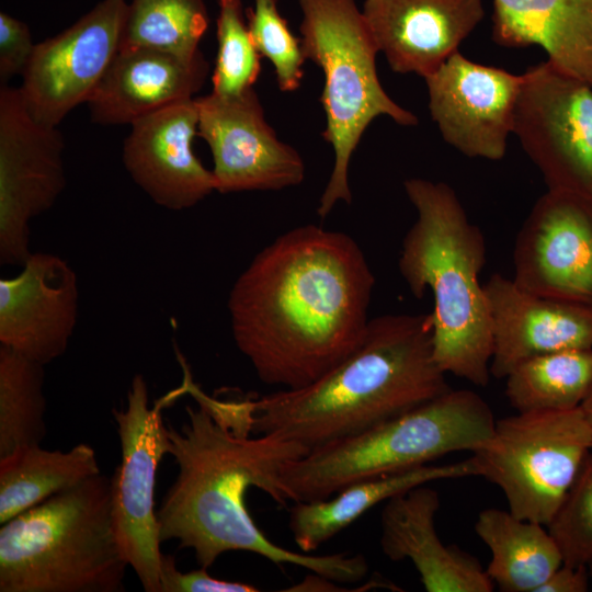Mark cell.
<instances>
[{"label": "cell", "mask_w": 592, "mask_h": 592, "mask_svg": "<svg viewBox=\"0 0 592 592\" xmlns=\"http://www.w3.org/2000/svg\"><path fill=\"white\" fill-rule=\"evenodd\" d=\"M183 394L181 387L149 407L145 378L134 376L125 408L113 410L122 459L112 479L117 539L129 567L147 592H160L162 543L155 511L158 466L169 454L162 410Z\"/></svg>", "instance_id": "9c48e42d"}, {"label": "cell", "mask_w": 592, "mask_h": 592, "mask_svg": "<svg viewBox=\"0 0 592 592\" xmlns=\"http://www.w3.org/2000/svg\"><path fill=\"white\" fill-rule=\"evenodd\" d=\"M374 285L352 237L316 225L293 228L234 283L228 310L235 343L264 384L305 387L361 343Z\"/></svg>", "instance_id": "6da1fadb"}, {"label": "cell", "mask_w": 592, "mask_h": 592, "mask_svg": "<svg viewBox=\"0 0 592 592\" xmlns=\"http://www.w3.org/2000/svg\"><path fill=\"white\" fill-rule=\"evenodd\" d=\"M417 219L406 234L399 272L417 298L433 296V356L446 374L485 387L490 379L492 326L479 275L486 262L481 230L444 182L403 183Z\"/></svg>", "instance_id": "277c9868"}, {"label": "cell", "mask_w": 592, "mask_h": 592, "mask_svg": "<svg viewBox=\"0 0 592 592\" xmlns=\"http://www.w3.org/2000/svg\"><path fill=\"white\" fill-rule=\"evenodd\" d=\"M125 139L126 170L158 205L191 208L216 191L212 170L193 151L198 112L195 98L169 105L132 125Z\"/></svg>", "instance_id": "e0dca14e"}, {"label": "cell", "mask_w": 592, "mask_h": 592, "mask_svg": "<svg viewBox=\"0 0 592 592\" xmlns=\"http://www.w3.org/2000/svg\"><path fill=\"white\" fill-rule=\"evenodd\" d=\"M246 18L255 49L274 67L280 90H297L306 57L300 39L292 33L287 21L281 15L276 0H254V7L246 10Z\"/></svg>", "instance_id": "f546056e"}, {"label": "cell", "mask_w": 592, "mask_h": 592, "mask_svg": "<svg viewBox=\"0 0 592 592\" xmlns=\"http://www.w3.org/2000/svg\"><path fill=\"white\" fill-rule=\"evenodd\" d=\"M546 526L523 520L509 510H482L475 523L489 548L486 569L503 592H536L562 562L560 549Z\"/></svg>", "instance_id": "cb8c5ba5"}, {"label": "cell", "mask_w": 592, "mask_h": 592, "mask_svg": "<svg viewBox=\"0 0 592 592\" xmlns=\"http://www.w3.org/2000/svg\"><path fill=\"white\" fill-rule=\"evenodd\" d=\"M591 449L592 430L578 407L496 420L491 437L470 457L513 515L547 527Z\"/></svg>", "instance_id": "ba28073f"}, {"label": "cell", "mask_w": 592, "mask_h": 592, "mask_svg": "<svg viewBox=\"0 0 592 592\" xmlns=\"http://www.w3.org/2000/svg\"><path fill=\"white\" fill-rule=\"evenodd\" d=\"M468 476H477L471 457L365 479L348 486L333 498L295 502L289 511L288 527L298 548L311 554L369 509L400 492L431 481Z\"/></svg>", "instance_id": "603a6c76"}, {"label": "cell", "mask_w": 592, "mask_h": 592, "mask_svg": "<svg viewBox=\"0 0 592 592\" xmlns=\"http://www.w3.org/2000/svg\"><path fill=\"white\" fill-rule=\"evenodd\" d=\"M197 135L209 146L216 191H278L300 184L305 163L264 117L253 88L232 96L195 98Z\"/></svg>", "instance_id": "5bb4252c"}, {"label": "cell", "mask_w": 592, "mask_h": 592, "mask_svg": "<svg viewBox=\"0 0 592 592\" xmlns=\"http://www.w3.org/2000/svg\"><path fill=\"white\" fill-rule=\"evenodd\" d=\"M513 133L548 190L592 193V86L548 59L527 69Z\"/></svg>", "instance_id": "30bf717a"}, {"label": "cell", "mask_w": 592, "mask_h": 592, "mask_svg": "<svg viewBox=\"0 0 592 592\" xmlns=\"http://www.w3.org/2000/svg\"><path fill=\"white\" fill-rule=\"evenodd\" d=\"M487 401L469 389L443 395L376 426L309 451L281 471L295 502L325 500L355 482L426 465L446 454L474 452L492 435Z\"/></svg>", "instance_id": "8992f818"}, {"label": "cell", "mask_w": 592, "mask_h": 592, "mask_svg": "<svg viewBox=\"0 0 592 592\" xmlns=\"http://www.w3.org/2000/svg\"><path fill=\"white\" fill-rule=\"evenodd\" d=\"M44 365L0 348V457L45 437Z\"/></svg>", "instance_id": "83f0119b"}, {"label": "cell", "mask_w": 592, "mask_h": 592, "mask_svg": "<svg viewBox=\"0 0 592 592\" xmlns=\"http://www.w3.org/2000/svg\"><path fill=\"white\" fill-rule=\"evenodd\" d=\"M204 0H132L119 48H148L191 59L208 29Z\"/></svg>", "instance_id": "4316f807"}, {"label": "cell", "mask_w": 592, "mask_h": 592, "mask_svg": "<svg viewBox=\"0 0 592 592\" xmlns=\"http://www.w3.org/2000/svg\"><path fill=\"white\" fill-rule=\"evenodd\" d=\"M78 278L68 262L32 252L0 280V343L43 365L62 355L78 317Z\"/></svg>", "instance_id": "2e32d148"}, {"label": "cell", "mask_w": 592, "mask_h": 592, "mask_svg": "<svg viewBox=\"0 0 592 592\" xmlns=\"http://www.w3.org/2000/svg\"><path fill=\"white\" fill-rule=\"evenodd\" d=\"M588 590V567L570 566L562 562L536 592H585Z\"/></svg>", "instance_id": "836d02e7"}, {"label": "cell", "mask_w": 592, "mask_h": 592, "mask_svg": "<svg viewBox=\"0 0 592 592\" xmlns=\"http://www.w3.org/2000/svg\"><path fill=\"white\" fill-rule=\"evenodd\" d=\"M1 525V592L124 591L111 478L90 477Z\"/></svg>", "instance_id": "5b68a950"}, {"label": "cell", "mask_w": 592, "mask_h": 592, "mask_svg": "<svg viewBox=\"0 0 592 592\" xmlns=\"http://www.w3.org/2000/svg\"><path fill=\"white\" fill-rule=\"evenodd\" d=\"M589 425L592 430V382L589 391L580 406Z\"/></svg>", "instance_id": "e575fe53"}, {"label": "cell", "mask_w": 592, "mask_h": 592, "mask_svg": "<svg viewBox=\"0 0 592 592\" xmlns=\"http://www.w3.org/2000/svg\"><path fill=\"white\" fill-rule=\"evenodd\" d=\"M505 379V396L516 412L578 408L592 382V350L532 357L512 369Z\"/></svg>", "instance_id": "484cf974"}, {"label": "cell", "mask_w": 592, "mask_h": 592, "mask_svg": "<svg viewBox=\"0 0 592 592\" xmlns=\"http://www.w3.org/2000/svg\"><path fill=\"white\" fill-rule=\"evenodd\" d=\"M362 13L390 68L425 78L458 52L485 9L482 0H365Z\"/></svg>", "instance_id": "d6986e66"}, {"label": "cell", "mask_w": 592, "mask_h": 592, "mask_svg": "<svg viewBox=\"0 0 592 592\" xmlns=\"http://www.w3.org/2000/svg\"><path fill=\"white\" fill-rule=\"evenodd\" d=\"M209 73L202 52L191 59L148 48L118 49L87 101L91 121L129 124L194 99Z\"/></svg>", "instance_id": "44dd1931"}, {"label": "cell", "mask_w": 592, "mask_h": 592, "mask_svg": "<svg viewBox=\"0 0 592 592\" xmlns=\"http://www.w3.org/2000/svg\"><path fill=\"white\" fill-rule=\"evenodd\" d=\"M492 38L539 45L556 67L592 86V0H493Z\"/></svg>", "instance_id": "7402d4cb"}, {"label": "cell", "mask_w": 592, "mask_h": 592, "mask_svg": "<svg viewBox=\"0 0 592 592\" xmlns=\"http://www.w3.org/2000/svg\"><path fill=\"white\" fill-rule=\"evenodd\" d=\"M513 266L525 291L592 309V193L543 194L516 235Z\"/></svg>", "instance_id": "7c38bea8"}, {"label": "cell", "mask_w": 592, "mask_h": 592, "mask_svg": "<svg viewBox=\"0 0 592 592\" xmlns=\"http://www.w3.org/2000/svg\"><path fill=\"white\" fill-rule=\"evenodd\" d=\"M588 570H589V573L592 576V561H590L588 565Z\"/></svg>", "instance_id": "d590c367"}, {"label": "cell", "mask_w": 592, "mask_h": 592, "mask_svg": "<svg viewBox=\"0 0 592 592\" xmlns=\"http://www.w3.org/2000/svg\"><path fill=\"white\" fill-rule=\"evenodd\" d=\"M179 361L185 394L197 407H185L187 420L180 430L168 426L169 454L179 471L157 511L161 542L179 540L181 548L193 549L198 565L206 569L220 555L243 550L334 582L362 580L368 570L363 555L296 553L273 543L258 527L248 512L246 492L255 487L286 505L289 500L281 481L282 468L309 449L272 434L250 437L248 400L223 401L206 395L180 354Z\"/></svg>", "instance_id": "7a4b0ae2"}, {"label": "cell", "mask_w": 592, "mask_h": 592, "mask_svg": "<svg viewBox=\"0 0 592 592\" xmlns=\"http://www.w3.org/2000/svg\"><path fill=\"white\" fill-rule=\"evenodd\" d=\"M430 314L369 319L361 343L298 389L252 399V432L309 451L401 415L452 389L433 356Z\"/></svg>", "instance_id": "3957f363"}, {"label": "cell", "mask_w": 592, "mask_h": 592, "mask_svg": "<svg viewBox=\"0 0 592 592\" xmlns=\"http://www.w3.org/2000/svg\"><path fill=\"white\" fill-rule=\"evenodd\" d=\"M35 44L27 25L4 13H0V83L23 75Z\"/></svg>", "instance_id": "1f68e13d"}, {"label": "cell", "mask_w": 592, "mask_h": 592, "mask_svg": "<svg viewBox=\"0 0 592 592\" xmlns=\"http://www.w3.org/2000/svg\"><path fill=\"white\" fill-rule=\"evenodd\" d=\"M440 504L437 490L425 485L388 499L380 514L383 554L391 561L410 560L428 592H491L494 583L479 560L439 537Z\"/></svg>", "instance_id": "ffe728a7"}, {"label": "cell", "mask_w": 592, "mask_h": 592, "mask_svg": "<svg viewBox=\"0 0 592 592\" xmlns=\"http://www.w3.org/2000/svg\"><path fill=\"white\" fill-rule=\"evenodd\" d=\"M424 79L430 113L444 140L468 157L503 158L522 75L470 61L457 52Z\"/></svg>", "instance_id": "9a60e30c"}, {"label": "cell", "mask_w": 592, "mask_h": 592, "mask_svg": "<svg viewBox=\"0 0 592 592\" xmlns=\"http://www.w3.org/2000/svg\"><path fill=\"white\" fill-rule=\"evenodd\" d=\"M299 5L305 57L325 76L322 136L334 151L333 169L317 207L320 218H326L338 202L351 203L350 160L371 122L388 115L399 125L414 126L418 117L383 89L376 71L379 50L354 0H299Z\"/></svg>", "instance_id": "52a82bcc"}, {"label": "cell", "mask_w": 592, "mask_h": 592, "mask_svg": "<svg viewBox=\"0 0 592 592\" xmlns=\"http://www.w3.org/2000/svg\"><path fill=\"white\" fill-rule=\"evenodd\" d=\"M99 474L95 451L86 443L66 452L30 445L0 457V523Z\"/></svg>", "instance_id": "d4e9b609"}, {"label": "cell", "mask_w": 592, "mask_h": 592, "mask_svg": "<svg viewBox=\"0 0 592 592\" xmlns=\"http://www.w3.org/2000/svg\"><path fill=\"white\" fill-rule=\"evenodd\" d=\"M65 143L55 126L37 122L19 88H0V261L22 265L31 255L30 224L66 185Z\"/></svg>", "instance_id": "8fae6325"}, {"label": "cell", "mask_w": 592, "mask_h": 592, "mask_svg": "<svg viewBox=\"0 0 592 592\" xmlns=\"http://www.w3.org/2000/svg\"><path fill=\"white\" fill-rule=\"evenodd\" d=\"M252 584L230 582L212 577L206 568L181 572L174 558L163 555L160 567V592H255Z\"/></svg>", "instance_id": "d6a6232c"}, {"label": "cell", "mask_w": 592, "mask_h": 592, "mask_svg": "<svg viewBox=\"0 0 592 592\" xmlns=\"http://www.w3.org/2000/svg\"><path fill=\"white\" fill-rule=\"evenodd\" d=\"M128 4L102 0L58 35L35 44L19 88L29 113L57 127L91 96L118 52Z\"/></svg>", "instance_id": "4fadbf2b"}, {"label": "cell", "mask_w": 592, "mask_h": 592, "mask_svg": "<svg viewBox=\"0 0 592 592\" xmlns=\"http://www.w3.org/2000/svg\"><path fill=\"white\" fill-rule=\"evenodd\" d=\"M483 288L492 326L491 376L505 378L538 355L592 350V309L532 294L501 273Z\"/></svg>", "instance_id": "ac0fdd59"}, {"label": "cell", "mask_w": 592, "mask_h": 592, "mask_svg": "<svg viewBox=\"0 0 592 592\" xmlns=\"http://www.w3.org/2000/svg\"><path fill=\"white\" fill-rule=\"evenodd\" d=\"M217 56L213 93L238 95L251 88L261 72V56L251 39L241 0H218Z\"/></svg>", "instance_id": "f1b7e54d"}, {"label": "cell", "mask_w": 592, "mask_h": 592, "mask_svg": "<svg viewBox=\"0 0 592 592\" xmlns=\"http://www.w3.org/2000/svg\"><path fill=\"white\" fill-rule=\"evenodd\" d=\"M547 528L563 563L587 566L592 561V453L580 470Z\"/></svg>", "instance_id": "4dcf8cb0"}]
</instances>
